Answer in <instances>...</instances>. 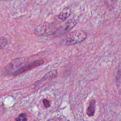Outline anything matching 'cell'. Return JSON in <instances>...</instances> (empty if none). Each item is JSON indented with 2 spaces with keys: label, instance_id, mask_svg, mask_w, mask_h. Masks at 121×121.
I'll return each instance as SVG.
<instances>
[{
  "label": "cell",
  "instance_id": "obj_1",
  "mask_svg": "<svg viewBox=\"0 0 121 121\" xmlns=\"http://www.w3.org/2000/svg\"><path fill=\"white\" fill-rule=\"evenodd\" d=\"M87 37L86 33L82 30H76L70 32L63 36L60 41L62 46H68L80 43Z\"/></svg>",
  "mask_w": 121,
  "mask_h": 121
},
{
  "label": "cell",
  "instance_id": "obj_2",
  "mask_svg": "<svg viewBox=\"0 0 121 121\" xmlns=\"http://www.w3.org/2000/svg\"><path fill=\"white\" fill-rule=\"evenodd\" d=\"M28 62V58L21 57L14 59L5 68V71L8 74H13L19 69L26 65Z\"/></svg>",
  "mask_w": 121,
  "mask_h": 121
},
{
  "label": "cell",
  "instance_id": "obj_3",
  "mask_svg": "<svg viewBox=\"0 0 121 121\" xmlns=\"http://www.w3.org/2000/svg\"><path fill=\"white\" fill-rule=\"evenodd\" d=\"M56 32L57 29L53 25L49 23L41 24L35 28L34 31L35 35L38 36L53 35Z\"/></svg>",
  "mask_w": 121,
  "mask_h": 121
},
{
  "label": "cell",
  "instance_id": "obj_4",
  "mask_svg": "<svg viewBox=\"0 0 121 121\" xmlns=\"http://www.w3.org/2000/svg\"><path fill=\"white\" fill-rule=\"evenodd\" d=\"M44 63V60L42 59L37 60L35 61H33L28 64H26L25 66H24L21 68L18 69L17 71H16L15 72H14L13 75L15 76H17L18 75L21 74L26 71H27L29 70H31L33 69H34L36 67H37Z\"/></svg>",
  "mask_w": 121,
  "mask_h": 121
},
{
  "label": "cell",
  "instance_id": "obj_5",
  "mask_svg": "<svg viewBox=\"0 0 121 121\" xmlns=\"http://www.w3.org/2000/svg\"><path fill=\"white\" fill-rule=\"evenodd\" d=\"M72 13V9L71 6L69 5L67 7H65L59 14L58 15V17L59 19L64 21L67 19Z\"/></svg>",
  "mask_w": 121,
  "mask_h": 121
},
{
  "label": "cell",
  "instance_id": "obj_6",
  "mask_svg": "<svg viewBox=\"0 0 121 121\" xmlns=\"http://www.w3.org/2000/svg\"><path fill=\"white\" fill-rule=\"evenodd\" d=\"M78 17H72L69 19L65 24L64 30L65 31L68 32L71 30L78 23Z\"/></svg>",
  "mask_w": 121,
  "mask_h": 121
},
{
  "label": "cell",
  "instance_id": "obj_7",
  "mask_svg": "<svg viewBox=\"0 0 121 121\" xmlns=\"http://www.w3.org/2000/svg\"><path fill=\"white\" fill-rule=\"evenodd\" d=\"M95 110V101L92 99L89 102L88 107L86 109V112L88 116L92 117L94 116Z\"/></svg>",
  "mask_w": 121,
  "mask_h": 121
},
{
  "label": "cell",
  "instance_id": "obj_8",
  "mask_svg": "<svg viewBox=\"0 0 121 121\" xmlns=\"http://www.w3.org/2000/svg\"><path fill=\"white\" fill-rule=\"evenodd\" d=\"M58 72L57 69L52 70L49 72L47 73L43 77V79H52L56 77L57 75Z\"/></svg>",
  "mask_w": 121,
  "mask_h": 121
},
{
  "label": "cell",
  "instance_id": "obj_9",
  "mask_svg": "<svg viewBox=\"0 0 121 121\" xmlns=\"http://www.w3.org/2000/svg\"><path fill=\"white\" fill-rule=\"evenodd\" d=\"M116 80H117V84L118 87L119 89L121 92V62L120 63L117 73V77H116Z\"/></svg>",
  "mask_w": 121,
  "mask_h": 121
},
{
  "label": "cell",
  "instance_id": "obj_10",
  "mask_svg": "<svg viewBox=\"0 0 121 121\" xmlns=\"http://www.w3.org/2000/svg\"><path fill=\"white\" fill-rule=\"evenodd\" d=\"M8 43L7 39L4 36H0V50L3 49Z\"/></svg>",
  "mask_w": 121,
  "mask_h": 121
},
{
  "label": "cell",
  "instance_id": "obj_11",
  "mask_svg": "<svg viewBox=\"0 0 121 121\" xmlns=\"http://www.w3.org/2000/svg\"><path fill=\"white\" fill-rule=\"evenodd\" d=\"M43 103L44 107H45V108H48L51 105V103H50V101L46 99H43Z\"/></svg>",
  "mask_w": 121,
  "mask_h": 121
},
{
  "label": "cell",
  "instance_id": "obj_12",
  "mask_svg": "<svg viewBox=\"0 0 121 121\" xmlns=\"http://www.w3.org/2000/svg\"><path fill=\"white\" fill-rule=\"evenodd\" d=\"M26 114L25 113H21L18 115V117L16 118L15 120L16 121H21V118H24L26 117Z\"/></svg>",
  "mask_w": 121,
  "mask_h": 121
},
{
  "label": "cell",
  "instance_id": "obj_13",
  "mask_svg": "<svg viewBox=\"0 0 121 121\" xmlns=\"http://www.w3.org/2000/svg\"><path fill=\"white\" fill-rule=\"evenodd\" d=\"M114 0H105V1L107 5L111 6L114 3Z\"/></svg>",
  "mask_w": 121,
  "mask_h": 121
},
{
  "label": "cell",
  "instance_id": "obj_14",
  "mask_svg": "<svg viewBox=\"0 0 121 121\" xmlns=\"http://www.w3.org/2000/svg\"><path fill=\"white\" fill-rule=\"evenodd\" d=\"M27 118H26V117H25V118H23V119H22V121H27Z\"/></svg>",
  "mask_w": 121,
  "mask_h": 121
}]
</instances>
